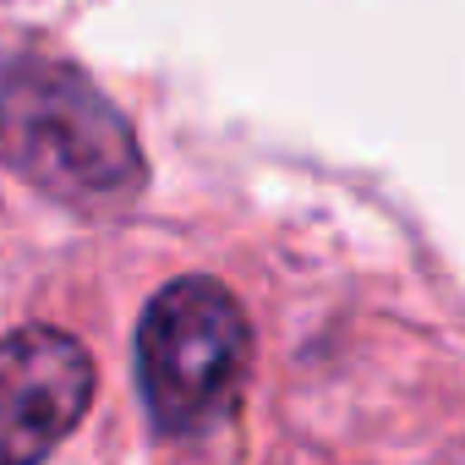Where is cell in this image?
I'll return each instance as SVG.
<instances>
[{"mask_svg": "<svg viewBox=\"0 0 465 465\" xmlns=\"http://www.w3.org/2000/svg\"><path fill=\"white\" fill-rule=\"evenodd\" d=\"M247 361H252L247 312L219 280L192 274L164 285L137 323V389L148 421L164 438L208 432L236 405Z\"/></svg>", "mask_w": 465, "mask_h": 465, "instance_id": "2", "label": "cell"}, {"mask_svg": "<svg viewBox=\"0 0 465 465\" xmlns=\"http://www.w3.org/2000/svg\"><path fill=\"white\" fill-rule=\"evenodd\" d=\"M0 159L45 197L121 208L143 186V148L126 115L72 66L0 61Z\"/></svg>", "mask_w": 465, "mask_h": 465, "instance_id": "1", "label": "cell"}, {"mask_svg": "<svg viewBox=\"0 0 465 465\" xmlns=\"http://www.w3.org/2000/svg\"><path fill=\"white\" fill-rule=\"evenodd\" d=\"M94 405V356L50 323L0 340V465H45Z\"/></svg>", "mask_w": 465, "mask_h": 465, "instance_id": "3", "label": "cell"}]
</instances>
